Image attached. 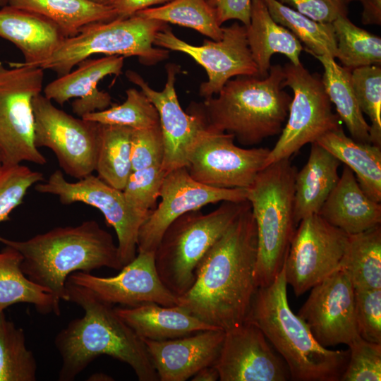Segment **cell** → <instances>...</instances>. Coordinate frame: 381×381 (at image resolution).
<instances>
[{
	"label": "cell",
	"mask_w": 381,
	"mask_h": 381,
	"mask_svg": "<svg viewBox=\"0 0 381 381\" xmlns=\"http://www.w3.org/2000/svg\"><path fill=\"white\" fill-rule=\"evenodd\" d=\"M44 181L40 171L21 164L0 169V223L9 220L11 212L19 206L32 186Z\"/></svg>",
	"instance_id": "ab89813d"
},
{
	"label": "cell",
	"mask_w": 381,
	"mask_h": 381,
	"mask_svg": "<svg viewBox=\"0 0 381 381\" xmlns=\"http://www.w3.org/2000/svg\"><path fill=\"white\" fill-rule=\"evenodd\" d=\"M224 335L213 329L164 341L143 340L159 380L185 381L214 364Z\"/></svg>",
	"instance_id": "44dd1931"
},
{
	"label": "cell",
	"mask_w": 381,
	"mask_h": 381,
	"mask_svg": "<svg viewBox=\"0 0 381 381\" xmlns=\"http://www.w3.org/2000/svg\"><path fill=\"white\" fill-rule=\"evenodd\" d=\"M318 214L347 234H355L380 224L381 205L364 193L345 166Z\"/></svg>",
	"instance_id": "cb8c5ba5"
},
{
	"label": "cell",
	"mask_w": 381,
	"mask_h": 381,
	"mask_svg": "<svg viewBox=\"0 0 381 381\" xmlns=\"http://www.w3.org/2000/svg\"><path fill=\"white\" fill-rule=\"evenodd\" d=\"M173 0H111L110 6L117 18H125L157 4H165Z\"/></svg>",
	"instance_id": "7dc6e473"
},
{
	"label": "cell",
	"mask_w": 381,
	"mask_h": 381,
	"mask_svg": "<svg viewBox=\"0 0 381 381\" xmlns=\"http://www.w3.org/2000/svg\"><path fill=\"white\" fill-rule=\"evenodd\" d=\"M132 131L126 126L101 124L95 171L100 179L121 190L132 171Z\"/></svg>",
	"instance_id": "d6a6232c"
},
{
	"label": "cell",
	"mask_w": 381,
	"mask_h": 381,
	"mask_svg": "<svg viewBox=\"0 0 381 381\" xmlns=\"http://www.w3.org/2000/svg\"><path fill=\"white\" fill-rule=\"evenodd\" d=\"M363 6L361 22L364 25H381V0H360Z\"/></svg>",
	"instance_id": "c3c4849f"
},
{
	"label": "cell",
	"mask_w": 381,
	"mask_h": 381,
	"mask_svg": "<svg viewBox=\"0 0 381 381\" xmlns=\"http://www.w3.org/2000/svg\"><path fill=\"white\" fill-rule=\"evenodd\" d=\"M324 68L322 76L327 95L353 140L371 143L370 125L361 111L351 81V70L329 56H314Z\"/></svg>",
	"instance_id": "4dcf8cb0"
},
{
	"label": "cell",
	"mask_w": 381,
	"mask_h": 381,
	"mask_svg": "<svg viewBox=\"0 0 381 381\" xmlns=\"http://www.w3.org/2000/svg\"><path fill=\"white\" fill-rule=\"evenodd\" d=\"M37 370L23 329L0 312V381H35Z\"/></svg>",
	"instance_id": "d590c367"
},
{
	"label": "cell",
	"mask_w": 381,
	"mask_h": 381,
	"mask_svg": "<svg viewBox=\"0 0 381 381\" xmlns=\"http://www.w3.org/2000/svg\"><path fill=\"white\" fill-rule=\"evenodd\" d=\"M283 66L271 65L265 78L238 75L228 80L215 97L200 106L207 126L253 145L282 133L291 96L284 90Z\"/></svg>",
	"instance_id": "5b68a950"
},
{
	"label": "cell",
	"mask_w": 381,
	"mask_h": 381,
	"mask_svg": "<svg viewBox=\"0 0 381 381\" xmlns=\"http://www.w3.org/2000/svg\"><path fill=\"white\" fill-rule=\"evenodd\" d=\"M214 9L219 24L238 20L247 27L250 23L251 0H207Z\"/></svg>",
	"instance_id": "bcb514c9"
},
{
	"label": "cell",
	"mask_w": 381,
	"mask_h": 381,
	"mask_svg": "<svg viewBox=\"0 0 381 381\" xmlns=\"http://www.w3.org/2000/svg\"><path fill=\"white\" fill-rule=\"evenodd\" d=\"M165 176L159 165L132 171L123 190L127 201L138 210L151 211L159 198Z\"/></svg>",
	"instance_id": "b9f144b4"
},
{
	"label": "cell",
	"mask_w": 381,
	"mask_h": 381,
	"mask_svg": "<svg viewBox=\"0 0 381 381\" xmlns=\"http://www.w3.org/2000/svg\"><path fill=\"white\" fill-rule=\"evenodd\" d=\"M219 379L217 370L213 366H207L200 369L193 377L192 381H216Z\"/></svg>",
	"instance_id": "681fc988"
},
{
	"label": "cell",
	"mask_w": 381,
	"mask_h": 381,
	"mask_svg": "<svg viewBox=\"0 0 381 381\" xmlns=\"http://www.w3.org/2000/svg\"><path fill=\"white\" fill-rule=\"evenodd\" d=\"M234 140L232 134L207 126L188 157L190 176L217 188H248L265 168L270 150L243 148Z\"/></svg>",
	"instance_id": "5bb4252c"
},
{
	"label": "cell",
	"mask_w": 381,
	"mask_h": 381,
	"mask_svg": "<svg viewBox=\"0 0 381 381\" xmlns=\"http://www.w3.org/2000/svg\"><path fill=\"white\" fill-rule=\"evenodd\" d=\"M126 93V98L122 104L90 113L82 118L101 124L122 126L133 129L159 125L155 107L142 91L129 88Z\"/></svg>",
	"instance_id": "74e56055"
},
{
	"label": "cell",
	"mask_w": 381,
	"mask_h": 381,
	"mask_svg": "<svg viewBox=\"0 0 381 381\" xmlns=\"http://www.w3.org/2000/svg\"><path fill=\"white\" fill-rule=\"evenodd\" d=\"M298 315L321 346L351 344L359 334L354 288L348 274L339 268L315 285Z\"/></svg>",
	"instance_id": "ac0fdd59"
},
{
	"label": "cell",
	"mask_w": 381,
	"mask_h": 381,
	"mask_svg": "<svg viewBox=\"0 0 381 381\" xmlns=\"http://www.w3.org/2000/svg\"><path fill=\"white\" fill-rule=\"evenodd\" d=\"M304 16L320 23H332L340 16H347L343 0H277Z\"/></svg>",
	"instance_id": "f6af8a7d"
},
{
	"label": "cell",
	"mask_w": 381,
	"mask_h": 381,
	"mask_svg": "<svg viewBox=\"0 0 381 381\" xmlns=\"http://www.w3.org/2000/svg\"><path fill=\"white\" fill-rule=\"evenodd\" d=\"M67 280L90 291L101 301L135 307L146 303L178 306V296L162 283L155 267V253L138 252L135 258L113 277L75 272Z\"/></svg>",
	"instance_id": "d6986e66"
},
{
	"label": "cell",
	"mask_w": 381,
	"mask_h": 381,
	"mask_svg": "<svg viewBox=\"0 0 381 381\" xmlns=\"http://www.w3.org/2000/svg\"><path fill=\"white\" fill-rule=\"evenodd\" d=\"M159 198L157 207L150 211L139 229L137 253H155L166 229L188 212L221 201L247 200L246 189L206 186L194 180L186 167L166 174Z\"/></svg>",
	"instance_id": "e0dca14e"
},
{
	"label": "cell",
	"mask_w": 381,
	"mask_h": 381,
	"mask_svg": "<svg viewBox=\"0 0 381 381\" xmlns=\"http://www.w3.org/2000/svg\"><path fill=\"white\" fill-rule=\"evenodd\" d=\"M339 268L348 274L354 290L381 289L380 224L349 235Z\"/></svg>",
	"instance_id": "1f68e13d"
},
{
	"label": "cell",
	"mask_w": 381,
	"mask_h": 381,
	"mask_svg": "<svg viewBox=\"0 0 381 381\" xmlns=\"http://www.w3.org/2000/svg\"><path fill=\"white\" fill-rule=\"evenodd\" d=\"M351 81L359 107L370 121V142L381 147L380 66H366L351 70Z\"/></svg>",
	"instance_id": "f35d334b"
},
{
	"label": "cell",
	"mask_w": 381,
	"mask_h": 381,
	"mask_svg": "<svg viewBox=\"0 0 381 381\" xmlns=\"http://www.w3.org/2000/svg\"><path fill=\"white\" fill-rule=\"evenodd\" d=\"M168 23L135 14L84 27L75 36L66 38L56 50L37 67L64 75L90 56H137L144 65H155L169 56V50L156 48L157 33Z\"/></svg>",
	"instance_id": "ba28073f"
},
{
	"label": "cell",
	"mask_w": 381,
	"mask_h": 381,
	"mask_svg": "<svg viewBox=\"0 0 381 381\" xmlns=\"http://www.w3.org/2000/svg\"><path fill=\"white\" fill-rule=\"evenodd\" d=\"M213 366L220 381H286L285 362L272 350L261 329L245 321L226 331Z\"/></svg>",
	"instance_id": "ffe728a7"
},
{
	"label": "cell",
	"mask_w": 381,
	"mask_h": 381,
	"mask_svg": "<svg viewBox=\"0 0 381 381\" xmlns=\"http://www.w3.org/2000/svg\"><path fill=\"white\" fill-rule=\"evenodd\" d=\"M0 243L22 254L24 274L52 294L59 306L66 301V282L72 273L123 267L112 236L93 219L75 226L56 227L25 241L0 236Z\"/></svg>",
	"instance_id": "3957f363"
},
{
	"label": "cell",
	"mask_w": 381,
	"mask_h": 381,
	"mask_svg": "<svg viewBox=\"0 0 381 381\" xmlns=\"http://www.w3.org/2000/svg\"><path fill=\"white\" fill-rule=\"evenodd\" d=\"M3 166L2 164V160H1V155H0V169L1 167Z\"/></svg>",
	"instance_id": "11a10c76"
},
{
	"label": "cell",
	"mask_w": 381,
	"mask_h": 381,
	"mask_svg": "<svg viewBox=\"0 0 381 381\" xmlns=\"http://www.w3.org/2000/svg\"><path fill=\"white\" fill-rule=\"evenodd\" d=\"M348 346L349 360L340 381H380L381 344L359 336Z\"/></svg>",
	"instance_id": "60d3db41"
},
{
	"label": "cell",
	"mask_w": 381,
	"mask_h": 381,
	"mask_svg": "<svg viewBox=\"0 0 381 381\" xmlns=\"http://www.w3.org/2000/svg\"><path fill=\"white\" fill-rule=\"evenodd\" d=\"M8 0H0V6H4L8 4Z\"/></svg>",
	"instance_id": "f5cc1de1"
},
{
	"label": "cell",
	"mask_w": 381,
	"mask_h": 381,
	"mask_svg": "<svg viewBox=\"0 0 381 381\" xmlns=\"http://www.w3.org/2000/svg\"><path fill=\"white\" fill-rule=\"evenodd\" d=\"M354 308L359 336L381 344V289L354 290Z\"/></svg>",
	"instance_id": "7bdbcfd3"
},
{
	"label": "cell",
	"mask_w": 381,
	"mask_h": 381,
	"mask_svg": "<svg viewBox=\"0 0 381 381\" xmlns=\"http://www.w3.org/2000/svg\"><path fill=\"white\" fill-rule=\"evenodd\" d=\"M248 202L223 201L207 214L190 211L166 229L155 251V263L162 283L174 294L180 296L191 287L199 263Z\"/></svg>",
	"instance_id": "52a82bcc"
},
{
	"label": "cell",
	"mask_w": 381,
	"mask_h": 381,
	"mask_svg": "<svg viewBox=\"0 0 381 381\" xmlns=\"http://www.w3.org/2000/svg\"><path fill=\"white\" fill-rule=\"evenodd\" d=\"M44 71L23 62L7 68L0 61V155L4 166L47 163L35 144L32 108L34 97L42 90Z\"/></svg>",
	"instance_id": "9c48e42d"
},
{
	"label": "cell",
	"mask_w": 381,
	"mask_h": 381,
	"mask_svg": "<svg viewBox=\"0 0 381 381\" xmlns=\"http://www.w3.org/2000/svg\"><path fill=\"white\" fill-rule=\"evenodd\" d=\"M346 4H349L350 2L351 1H360V0H343Z\"/></svg>",
	"instance_id": "db71d44e"
},
{
	"label": "cell",
	"mask_w": 381,
	"mask_h": 381,
	"mask_svg": "<svg viewBox=\"0 0 381 381\" xmlns=\"http://www.w3.org/2000/svg\"><path fill=\"white\" fill-rule=\"evenodd\" d=\"M246 28V37L258 77L269 73L271 58L283 54L291 63L298 64L303 50L301 42L286 28L271 17L262 0H251L250 18Z\"/></svg>",
	"instance_id": "484cf974"
},
{
	"label": "cell",
	"mask_w": 381,
	"mask_h": 381,
	"mask_svg": "<svg viewBox=\"0 0 381 381\" xmlns=\"http://www.w3.org/2000/svg\"><path fill=\"white\" fill-rule=\"evenodd\" d=\"M180 67L166 66L167 81L162 91L153 90L138 73L128 70L129 81L137 85L155 107L164 144L162 169L168 174L188 165V157L196 143L207 128L205 116L200 106L186 113L181 107L175 89L176 74Z\"/></svg>",
	"instance_id": "2e32d148"
},
{
	"label": "cell",
	"mask_w": 381,
	"mask_h": 381,
	"mask_svg": "<svg viewBox=\"0 0 381 381\" xmlns=\"http://www.w3.org/2000/svg\"><path fill=\"white\" fill-rule=\"evenodd\" d=\"M337 40V57L350 70L381 64V38L353 24L347 16L332 22Z\"/></svg>",
	"instance_id": "8d00e7d4"
},
{
	"label": "cell",
	"mask_w": 381,
	"mask_h": 381,
	"mask_svg": "<svg viewBox=\"0 0 381 381\" xmlns=\"http://www.w3.org/2000/svg\"><path fill=\"white\" fill-rule=\"evenodd\" d=\"M36 147L50 149L64 173L76 179L96 168L101 124L75 118L41 93L32 100Z\"/></svg>",
	"instance_id": "7c38bea8"
},
{
	"label": "cell",
	"mask_w": 381,
	"mask_h": 381,
	"mask_svg": "<svg viewBox=\"0 0 381 381\" xmlns=\"http://www.w3.org/2000/svg\"><path fill=\"white\" fill-rule=\"evenodd\" d=\"M0 251V312L18 303L33 305L42 314H61L60 306L52 294L32 282L23 272L22 254L16 248L4 245Z\"/></svg>",
	"instance_id": "f546056e"
},
{
	"label": "cell",
	"mask_w": 381,
	"mask_h": 381,
	"mask_svg": "<svg viewBox=\"0 0 381 381\" xmlns=\"http://www.w3.org/2000/svg\"><path fill=\"white\" fill-rule=\"evenodd\" d=\"M298 224L284 263L286 284L297 296L339 269L349 239L318 214Z\"/></svg>",
	"instance_id": "4fadbf2b"
},
{
	"label": "cell",
	"mask_w": 381,
	"mask_h": 381,
	"mask_svg": "<svg viewBox=\"0 0 381 381\" xmlns=\"http://www.w3.org/2000/svg\"><path fill=\"white\" fill-rule=\"evenodd\" d=\"M88 380L110 381V380H114V379L106 373H96L92 374L89 377Z\"/></svg>",
	"instance_id": "f907efd6"
},
{
	"label": "cell",
	"mask_w": 381,
	"mask_h": 381,
	"mask_svg": "<svg viewBox=\"0 0 381 381\" xmlns=\"http://www.w3.org/2000/svg\"><path fill=\"white\" fill-rule=\"evenodd\" d=\"M135 14L194 29L212 40L222 37L223 27L219 24L214 9L207 0H173Z\"/></svg>",
	"instance_id": "e575fe53"
},
{
	"label": "cell",
	"mask_w": 381,
	"mask_h": 381,
	"mask_svg": "<svg viewBox=\"0 0 381 381\" xmlns=\"http://www.w3.org/2000/svg\"><path fill=\"white\" fill-rule=\"evenodd\" d=\"M340 161L317 143H311L306 164L295 179L294 219L296 225L303 218L318 214L337 183Z\"/></svg>",
	"instance_id": "4316f807"
},
{
	"label": "cell",
	"mask_w": 381,
	"mask_h": 381,
	"mask_svg": "<svg viewBox=\"0 0 381 381\" xmlns=\"http://www.w3.org/2000/svg\"><path fill=\"white\" fill-rule=\"evenodd\" d=\"M315 143L350 168L364 193L381 202V147L347 136L341 126L321 136Z\"/></svg>",
	"instance_id": "83f0119b"
},
{
	"label": "cell",
	"mask_w": 381,
	"mask_h": 381,
	"mask_svg": "<svg viewBox=\"0 0 381 381\" xmlns=\"http://www.w3.org/2000/svg\"><path fill=\"white\" fill-rule=\"evenodd\" d=\"M257 231L249 202L199 263L178 306L224 332L244 322L258 289Z\"/></svg>",
	"instance_id": "6da1fadb"
},
{
	"label": "cell",
	"mask_w": 381,
	"mask_h": 381,
	"mask_svg": "<svg viewBox=\"0 0 381 381\" xmlns=\"http://www.w3.org/2000/svg\"><path fill=\"white\" fill-rule=\"evenodd\" d=\"M284 87L293 92L288 116L280 136L270 150L265 167L283 159H289L302 147L316 142L326 133L341 126L340 119L332 109L322 76L311 73L301 63L290 61L283 66Z\"/></svg>",
	"instance_id": "30bf717a"
},
{
	"label": "cell",
	"mask_w": 381,
	"mask_h": 381,
	"mask_svg": "<svg viewBox=\"0 0 381 381\" xmlns=\"http://www.w3.org/2000/svg\"><path fill=\"white\" fill-rule=\"evenodd\" d=\"M66 301L85 314L69 322L54 339L62 359L59 380H73L96 358L109 356L128 364L140 381H158L144 341L115 312L112 305L87 289L66 280Z\"/></svg>",
	"instance_id": "7a4b0ae2"
},
{
	"label": "cell",
	"mask_w": 381,
	"mask_h": 381,
	"mask_svg": "<svg viewBox=\"0 0 381 381\" xmlns=\"http://www.w3.org/2000/svg\"><path fill=\"white\" fill-rule=\"evenodd\" d=\"M0 37L20 50L23 64L33 66L50 57L66 38L46 18L9 5L0 8Z\"/></svg>",
	"instance_id": "603a6c76"
},
{
	"label": "cell",
	"mask_w": 381,
	"mask_h": 381,
	"mask_svg": "<svg viewBox=\"0 0 381 381\" xmlns=\"http://www.w3.org/2000/svg\"><path fill=\"white\" fill-rule=\"evenodd\" d=\"M164 144L160 125L133 129L131 141L132 171L152 166H162Z\"/></svg>",
	"instance_id": "ee69618b"
},
{
	"label": "cell",
	"mask_w": 381,
	"mask_h": 381,
	"mask_svg": "<svg viewBox=\"0 0 381 381\" xmlns=\"http://www.w3.org/2000/svg\"><path fill=\"white\" fill-rule=\"evenodd\" d=\"M286 288L283 265L270 285L257 289L246 321L258 326L283 357L291 380L340 381L349 350L321 346L306 323L290 308Z\"/></svg>",
	"instance_id": "277c9868"
},
{
	"label": "cell",
	"mask_w": 381,
	"mask_h": 381,
	"mask_svg": "<svg viewBox=\"0 0 381 381\" xmlns=\"http://www.w3.org/2000/svg\"><path fill=\"white\" fill-rule=\"evenodd\" d=\"M7 5L46 18L54 23L66 38L75 36L90 24L117 18L111 6L87 0H8Z\"/></svg>",
	"instance_id": "f1b7e54d"
},
{
	"label": "cell",
	"mask_w": 381,
	"mask_h": 381,
	"mask_svg": "<svg viewBox=\"0 0 381 381\" xmlns=\"http://www.w3.org/2000/svg\"><path fill=\"white\" fill-rule=\"evenodd\" d=\"M114 308L143 339L164 341L217 329L180 306H165L150 303L135 307Z\"/></svg>",
	"instance_id": "d4e9b609"
},
{
	"label": "cell",
	"mask_w": 381,
	"mask_h": 381,
	"mask_svg": "<svg viewBox=\"0 0 381 381\" xmlns=\"http://www.w3.org/2000/svg\"><path fill=\"white\" fill-rule=\"evenodd\" d=\"M124 58L122 56H106L99 59H86L78 68L59 76L44 89V96L60 105L70 99L76 98L72 110L82 118L90 113L102 111L112 105L111 97L97 88V84L109 75L122 73Z\"/></svg>",
	"instance_id": "7402d4cb"
},
{
	"label": "cell",
	"mask_w": 381,
	"mask_h": 381,
	"mask_svg": "<svg viewBox=\"0 0 381 381\" xmlns=\"http://www.w3.org/2000/svg\"><path fill=\"white\" fill-rule=\"evenodd\" d=\"M154 45L184 53L205 68L207 80L201 83L200 95L205 99L217 95L233 77L258 76L247 41L246 28L237 22L223 27L221 40H205L200 46L178 38L168 26L157 33Z\"/></svg>",
	"instance_id": "9a60e30c"
},
{
	"label": "cell",
	"mask_w": 381,
	"mask_h": 381,
	"mask_svg": "<svg viewBox=\"0 0 381 381\" xmlns=\"http://www.w3.org/2000/svg\"><path fill=\"white\" fill-rule=\"evenodd\" d=\"M87 1H90L95 4H98L108 5V6H110V3L111 1V0H87Z\"/></svg>",
	"instance_id": "816d5d0a"
},
{
	"label": "cell",
	"mask_w": 381,
	"mask_h": 381,
	"mask_svg": "<svg viewBox=\"0 0 381 381\" xmlns=\"http://www.w3.org/2000/svg\"><path fill=\"white\" fill-rule=\"evenodd\" d=\"M275 22L288 29L314 56L337 57V40L332 23L315 21L277 0H262Z\"/></svg>",
	"instance_id": "836d02e7"
},
{
	"label": "cell",
	"mask_w": 381,
	"mask_h": 381,
	"mask_svg": "<svg viewBox=\"0 0 381 381\" xmlns=\"http://www.w3.org/2000/svg\"><path fill=\"white\" fill-rule=\"evenodd\" d=\"M35 190L57 196L64 205L83 202L98 209L116 231L123 267L135 258L138 231L150 211L144 212L132 206L123 190L108 185L93 174L76 182H69L61 170L54 171L45 182L35 184Z\"/></svg>",
	"instance_id": "8fae6325"
},
{
	"label": "cell",
	"mask_w": 381,
	"mask_h": 381,
	"mask_svg": "<svg viewBox=\"0 0 381 381\" xmlns=\"http://www.w3.org/2000/svg\"><path fill=\"white\" fill-rule=\"evenodd\" d=\"M297 171L289 159H283L262 169L246 188L257 231L258 288L270 285L281 272L294 235Z\"/></svg>",
	"instance_id": "8992f818"
}]
</instances>
